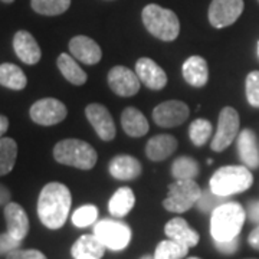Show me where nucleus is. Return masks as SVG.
<instances>
[{"label": "nucleus", "instance_id": "obj_1", "mask_svg": "<svg viewBox=\"0 0 259 259\" xmlns=\"http://www.w3.org/2000/svg\"><path fill=\"white\" fill-rule=\"evenodd\" d=\"M72 204L69 189L62 183H48L37 199V216L48 229L62 228Z\"/></svg>", "mask_w": 259, "mask_h": 259}, {"label": "nucleus", "instance_id": "obj_2", "mask_svg": "<svg viewBox=\"0 0 259 259\" xmlns=\"http://www.w3.org/2000/svg\"><path fill=\"white\" fill-rule=\"evenodd\" d=\"M246 213L236 202H226L212 212L210 233L213 241L223 242L238 238L245 223Z\"/></svg>", "mask_w": 259, "mask_h": 259}, {"label": "nucleus", "instance_id": "obj_3", "mask_svg": "<svg viewBox=\"0 0 259 259\" xmlns=\"http://www.w3.org/2000/svg\"><path fill=\"white\" fill-rule=\"evenodd\" d=\"M141 18L146 29L160 40L171 42L180 33V22L176 13L158 5H147L143 9Z\"/></svg>", "mask_w": 259, "mask_h": 259}, {"label": "nucleus", "instance_id": "obj_4", "mask_svg": "<svg viewBox=\"0 0 259 259\" xmlns=\"http://www.w3.org/2000/svg\"><path fill=\"white\" fill-rule=\"evenodd\" d=\"M54 158L65 166L76 167L81 170H91L97 164L95 148L82 140L66 139L54 147Z\"/></svg>", "mask_w": 259, "mask_h": 259}, {"label": "nucleus", "instance_id": "obj_5", "mask_svg": "<svg viewBox=\"0 0 259 259\" xmlns=\"http://www.w3.org/2000/svg\"><path fill=\"white\" fill-rule=\"evenodd\" d=\"M253 182L252 173L248 167L243 166H223L214 171L209 182L213 193L229 197L248 190Z\"/></svg>", "mask_w": 259, "mask_h": 259}, {"label": "nucleus", "instance_id": "obj_6", "mask_svg": "<svg viewBox=\"0 0 259 259\" xmlns=\"http://www.w3.org/2000/svg\"><path fill=\"white\" fill-rule=\"evenodd\" d=\"M200 196V186L194 180H176L168 186V193L163 206L168 212L183 213L192 209L199 202Z\"/></svg>", "mask_w": 259, "mask_h": 259}, {"label": "nucleus", "instance_id": "obj_7", "mask_svg": "<svg viewBox=\"0 0 259 259\" xmlns=\"http://www.w3.org/2000/svg\"><path fill=\"white\" fill-rule=\"evenodd\" d=\"M94 235L101 241V243L111 250H122L128 246L131 241V229L128 225L104 219L94 226Z\"/></svg>", "mask_w": 259, "mask_h": 259}, {"label": "nucleus", "instance_id": "obj_8", "mask_svg": "<svg viewBox=\"0 0 259 259\" xmlns=\"http://www.w3.org/2000/svg\"><path fill=\"white\" fill-rule=\"evenodd\" d=\"M239 133V114L232 107H225L219 114L218 130L212 140L213 151H223L229 147L232 141L236 139Z\"/></svg>", "mask_w": 259, "mask_h": 259}, {"label": "nucleus", "instance_id": "obj_9", "mask_svg": "<svg viewBox=\"0 0 259 259\" xmlns=\"http://www.w3.org/2000/svg\"><path fill=\"white\" fill-rule=\"evenodd\" d=\"M68 110L64 102L56 98H42L37 100L30 107V118L39 125H55L66 118Z\"/></svg>", "mask_w": 259, "mask_h": 259}, {"label": "nucleus", "instance_id": "obj_10", "mask_svg": "<svg viewBox=\"0 0 259 259\" xmlns=\"http://www.w3.org/2000/svg\"><path fill=\"white\" fill-rule=\"evenodd\" d=\"M243 8V0H212L207 13L209 22L216 29L231 26L239 19Z\"/></svg>", "mask_w": 259, "mask_h": 259}, {"label": "nucleus", "instance_id": "obj_11", "mask_svg": "<svg viewBox=\"0 0 259 259\" xmlns=\"http://www.w3.org/2000/svg\"><path fill=\"white\" fill-rule=\"evenodd\" d=\"M190 110L187 104L177 100L161 102L153 110V120L158 127L163 128H173L183 124L189 118Z\"/></svg>", "mask_w": 259, "mask_h": 259}, {"label": "nucleus", "instance_id": "obj_12", "mask_svg": "<svg viewBox=\"0 0 259 259\" xmlns=\"http://www.w3.org/2000/svg\"><path fill=\"white\" fill-rule=\"evenodd\" d=\"M107 79L112 93L120 97H133L140 91V78L127 66H114Z\"/></svg>", "mask_w": 259, "mask_h": 259}, {"label": "nucleus", "instance_id": "obj_13", "mask_svg": "<svg viewBox=\"0 0 259 259\" xmlns=\"http://www.w3.org/2000/svg\"><path fill=\"white\" fill-rule=\"evenodd\" d=\"M85 115L100 139L104 141H111L115 137V124L110 111L104 105L101 104L87 105Z\"/></svg>", "mask_w": 259, "mask_h": 259}, {"label": "nucleus", "instance_id": "obj_14", "mask_svg": "<svg viewBox=\"0 0 259 259\" xmlns=\"http://www.w3.org/2000/svg\"><path fill=\"white\" fill-rule=\"evenodd\" d=\"M136 74L140 78V81L150 90L158 91L166 87V72L150 58H140L136 64Z\"/></svg>", "mask_w": 259, "mask_h": 259}, {"label": "nucleus", "instance_id": "obj_15", "mask_svg": "<svg viewBox=\"0 0 259 259\" xmlns=\"http://www.w3.org/2000/svg\"><path fill=\"white\" fill-rule=\"evenodd\" d=\"M69 51L75 59L81 61L82 64L95 65L101 61L102 51L100 45L88 36H75L69 40Z\"/></svg>", "mask_w": 259, "mask_h": 259}, {"label": "nucleus", "instance_id": "obj_16", "mask_svg": "<svg viewBox=\"0 0 259 259\" xmlns=\"http://www.w3.org/2000/svg\"><path fill=\"white\" fill-rule=\"evenodd\" d=\"M13 49L18 58L28 65H35L40 61L42 52L36 39L26 30H19L13 37Z\"/></svg>", "mask_w": 259, "mask_h": 259}, {"label": "nucleus", "instance_id": "obj_17", "mask_svg": "<svg viewBox=\"0 0 259 259\" xmlns=\"http://www.w3.org/2000/svg\"><path fill=\"white\" fill-rule=\"evenodd\" d=\"M5 219L10 235L18 241H23L29 232L28 214L23 207L13 202L8 203L5 206Z\"/></svg>", "mask_w": 259, "mask_h": 259}, {"label": "nucleus", "instance_id": "obj_18", "mask_svg": "<svg viewBox=\"0 0 259 259\" xmlns=\"http://www.w3.org/2000/svg\"><path fill=\"white\" fill-rule=\"evenodd\" d=\"M110 175L117 180H134L141 175V163L128 154H121L110 161Z\"/></svg>", "mask_w": 259, "mask_h": 259}, {"label": "nucleus", "instance_id": "obj_19", "mask_svg": "<svg viewBox=\"0 0 259 259\" xmlns=\"http://www.w3.org/2000/svg\"><path fill=\"white\" fill-rule=\"evenodd\" d=\"M238 151L239 158L248 168H258L259 167V151L256 144V137L252 130L246 128L239 133L238 137Z\"/></svg>", "mask_w": 259, "mask_h": 259}, {"label": "nucleus", "instance_id": "obj_20", "mask_svg": "<svg viewBox=\"0 0 259 259\" xmlns=\"http://www.w3.org/2000/svg\"><path fill=\"white\" fill-rule=\"evenodd\" d=\"M164 232H166V235L170 239L179 242V243L185 245L187 248L196 246L199 243V239H200L199 233L194 232L189 226V223L182 218H175V219L168 221L166 228H164Z\"/></svg>", "mask_w": 259, "mask_h": 259}, {"label": "nucleus", "instance_id": "obj_21", "mask_svg": "<svg viewBox=\"0 0 259 259\" xmlns=\"http://www.w3.org/2000/svg\"><path fill=\"white\" fill-rule=\"evenodd\" d=\"M183 78L189 85L202 88L209 81V68L202 56H190L183 64Z\"/></svg>", "mask_w": 259, "mask_h": 259}, {"label": "nucleus", "instance_id": "obj_22", "mask_svg": "<svg viewBox=\"0 0 259 259\" xmlns=\"http://www.w3.org/2000/svg\"><path fill=\"white\" fill-rule=\"evenodd\" d=\"M177 150V140L168 134H160L148 140L146 154L153 161H163Z\"/></svg>", "mask_w": 259, "mask_h": 259}, {"label": "nucleus", "instance_id": "obj_23", "mask_svg": "<svg viewBox=\"0 0 259 259\" xmlns=\"http://www.w3.org/2000/svg\"><path fill=\"white\" fill-rule=\"evenodd\" d=\"M121 125L130 137H143L148 133V121L144 114L134 108L127 107L121 114Z\"/></svg>", "mask_w": 259, "mask_h": 259}, {"label": "nucleus", "instance_id": "obj_24", "mask_svg": "<svg viewBox=\"0 0 259 259\" xmlns=\"http://www.w3.org/2000/svg\"><path fill=\"white\" fill-rule=\"evenodd\" d=\"M104 252L105 246L95 235H82L71 249L75 259H101Z\"/></svg>", "mask_w": 259, "mask_h": 259}, {"label": "nucleus", "instance_id": "obj_25", "mask_svg": "<svg viewBox=\"0 0 259 259\" xmlns=\"http://www.w3.org/2000/svg\"><path fill=\"white\" fill-rule=\"evenodd\" d=\"M28 79L25 72L15 64L0 65V85L13 91H20L26 87Z\"/></svg>", "mask_w": 259, "mask_h": 259}, {"label": "nucleus", "instance_id": "obj_26", "mask_svg": "<svg viewBox=\"0 0 259 259\" xmlns=\"http://www.w3.org/2000/svg\"><path fill=\"white\" fill-rule=\"evenodd\" d=\"M134 203H136L134 192L130 187H121L112 194V197L110 199L108 210L112 216L122 218L134 207Z\"/></svg>", "mask_w": 259, "mask_h": 259}, {"label": "nucleus", "instance_id": "obj_27", "mask_svg": "<svg viewBox=\"0 0 259 259\" xmlns=\"http://www.w3.org/2000/svg\"><path fill=\"white\" fill-rule=\"evenodd\" d=\"M56 64H58L59 71L62 72V75H64L65 79L68 82L78 85V87L87 82V74H85V71H83L79 65L76 64V61L71 55L61 54L59 58H58V61H56Z\"/></svg>", "mask_w": 259, "mask_h": 259}, {"label": "nucleus", "instance_id": "obj_28", "mask_svg": "<svg viewBox=\"0 0 259 259\" xmlns=\"http://www.w3.org/2000/svg\"><path fill=\"white\" fill-rule=\"evenodd\" d=\"M18 157V144L13 139H0V176L10 173L15 167Z\"/></svg>", "mask_w": 259, "mask_h": 259}, {"label": "nucleus", "instance_id": "obj_29", "mask_svg": "<svg viewBox=\"0 0 259 259\" xmlns=\"http://www.w3.org/2000/svg\"><path fill=\"white\" fill-rule=\"evenodd\" d=\"M30 6L39 15L56 16L69 9L71 0H30Z\"/></svg>", "mask_w": 259, "mask_h": 259}, {"label": "nucleus", "instance_id": "obj_30", "mask_svg": "<svg viewBox=\"0 0 259 259\" xmlns=\"http://www.w3.org/2000/svg\"><path fill=\"white\" fill-rule=\"evenodd\" d=\"M171 175L177 180H193L199 175V164L192 157H179L171 166Z\"/></svg>", "mask_w": 259, "mask_h": 259}, {"label": "nucleus", "instance_id": "obj_31", "mask_svg": "<svg viewBox=\"0 0 259 259\" xmlns=\"http://www.w3.org/2000/svg\"><path fill=\"white\" fill-rule=\"evenodd\" d=\"M189 248L179 242L168 239L158 243L154 252V259H183L186 258Z\"/></svg>", "mask_w": 259, "mask_h": 259}, {"label": "nucleus", "instance_id": "obj_32", "mask_svg": "<svg viewBox=\"0 0 259 259\" xmlns=\"http://www.w3.org/2000/svg\"><path fill=\"white\" fill-rule=\"evenodd\" d=\"M212 124L209 121L204 120V118H197L189 127V137L196 147H202L203 144L209 141L210 136H212Z\"/></svg>", "mask_w": 259, "mask_h": 259}, {"label": "nucleus", "instance_id": "obj_33", "mask_svg": "<svg viewBox=\"0 0 259 259\" xmlns=\"http://www.w3.org/2000/svg\"><path fill=\"white\" fill-rule=\"evenodd\" d=\"M98 218V209L94 204H85L76 209L72 214V223L76 228H87L93 225Z\"/></svg>", "mask_w": 259, "mask_h": 259}, {"label": "nucleus", "instance_id": "obj_34", "mask_svg": "<svg viewBox=\"0 0 259 259\" xmlns=\"http://www.w3.org/2000/svg\"><path fill=\"white\" fill-rule=\"evenodd\" d=\"M229 202L228 197H223V196H219V194L213 193L212 190H206V192H202V196L197 202V207L204 213H212L214 209H218L219 206H222L223 203Z\"/></svg>", "mask_w": 259, "mask_h": 259}, {"label": "nucleus", "instance_id": "obj_35", "mask_svg": "<svg viewBox=\"0 0 259 259\" xmlns=\"http://www.w3.org/2000/svg\"><path fill=\"white\" fill-rule=\"evenodd\" d=\"M246 98L252 107L259 108V71H253L246 76Z\"/></svg>", "mask_w": 259, "mask_h": 259}, {"label": "nucleus", "instance_id": "obj_36", "mask_svg": "<svg viewBox=\"0 0 259 259\" xmlns=\"http://www.w3.org/2000/svg\"><path fill=\"white\" fill-rule=\"evenodd\" d=\"M20 243H22V241L15 239L9 232L0 233V256L9 255L10 252L19 249L20 248Z\"/></svg>", "mask_w": 259, "mask_h": 259}, {"label": "nucleus", "instance_id": "obj_37", "mask_svg": "<svg viewBox=\"0 0 259 259\" xmlns=\"http://www.w3.org/2000/svg\"><path fill=\"white\" fill-rule=\"evenodd\" d=\"M6 259H47V256L36 249H16L6 255Z\"/></svg>", "mask_w": 259, "mask_h": 259}, {"label": "nucleus", "instance_id": "obj_38", "mask_svg": "<svg viewBox=\"0 0 259 259\" xmlns=\"http://www.w3.org/2000/svg\"><path fill=\"white\" fill-rule=\"evenodd\" d=\"M214 246L219 252H222L225 255H232L235 253L238 248H239V239L235 238V239H231V241H223V242H216L214 241Z\"/></svg>", "mask_w": 259, "mask_h": 259}, {"label": "nucleus", "instance_id": "obj_39", "mask_svg": "<svg viewBox=\"0 0 259 259\" xmlns=\"http://www.w3.org/2000/svg\"><path fill=\"white\" fill-rule=\"evenodd\" d=\"M248 216L252 222L259 225V200H253L248 204Z\"/></svg>", "mask_w": 259, "mask_h": 259}, {"label": "nucleus", "instance_id": "obj_40", "mask_svg": "<svg viewBox=\"0 0 259 259\" xmlns=\"http://www.w3.org/2000/svg\"><path fill=\"white\" fill-rule=\"evenodd\" d=\"M248 242H249V245L252 248H255V249L259 250V225L249 233Z\"/></svg>", "mask_w": 259, "mask_h": 259}, {"label": "nucleus", "instance_id": "obj_41", "mask_svg": "<svg viewBox=\"0 0 259 259\" xmlns=\"http://www.w3.org/2000/svg\"><path fill=\"white\" fill-rule=\"evenodd\" d=\"M10 203V192L6 186L0 185V206Z\"/></svg>", "mask_w": 259, "mask_h": 259}, {"label": "nucleus", "instance_id": "obj_42", "mask_svg": "<svg viewBox=\"0 0 259 259\" xmlns=\"http://www.w3.org/2000/svg\"><path fill=\"white\" fill-rule=\"evenodd\" d=\"M8 128H9V120H8V117L0 115V139L3 137V134L8 131Z\"/></svg>", "mask_w": 259, "mask_h": 259}, {"label": "nucleus", "instance_id": "obj_43", "mask_svg": "<svg viewBox=\"0 0 259 259\" xmlns=\"http://www.w3.org/2000/svg\"><path fill=\"white\" fill-rule=\"evenodd\" d=\"M2 2H3V3H13L15 0H2Z\"/></svg>", "mask_w": 259, "mask_h": 259}, {"label": "nucleus", "instance_id": "obj_44", "mask_svg": "<svg viewBox=\"0 0 259 259\" xmlns=\"http://www.w3.org/2000/svg\"><path fill=\"white\" fill-rule=\"evenodd\" d=\"M141 259H154V258H151V256H148V255H146V256H143Z\"/></svg>", "mask_w": 259, "mask_h": 259}, {"label": "nucleus", "instance_id": "obj_45", "mask_svg": "<svg viewBox=\"0 0 259 259\" xmlns=\"http://www.w3.org/2000/svg\"><path fill=\"white\" fill-rule=\"evenodd\" d=\"M187 259H200V258H194V256H193V258H187Z\"/></svg>", "mask_w": 259, "mask_h": 259}, {"label": "nucleus", "instance_id": "obj_46", "mask_svg": "<svg viewBox=\"0 0 259 259\" xmlns=\"http://www.w3.org/2000/svg\"><path fill=\"white\" fill-rule=\"evenodd\" d=\"M258 54H259V45H258Z\"/></svg>", "mask_w": 259, "mask_h": 259}]
</instances>
